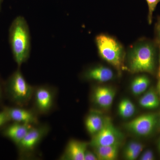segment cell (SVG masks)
<instances>
[{
  "label": "cell",
  "instance_id": "obj_1",
  "mask_svg": "<svg viewBox=\"0 0 160 160\" xmlns=\"http://www.w3.org/2000/svg\"><path fill=\"white\" fill-rule=\"evenodd\" d=\"M9 38L13 59L20 68L29 59L31 48L30 30L23 17L18 16L12 21L9 29Z\"/></svg>",
  "mask_w": 160,
  "mask_h": 160
},
{
  "label": "cell",
  "instance_id": "obj_2",
  "mask_svg": "<svg viewBox=\"0 0 160 160\" xmlns=\"http://www.w3.org/2000/svg\"><path fill=\"white\" fill-rule=\"evenodd\" d=\"M96 43L101 57L121 73L126 69L124 65L125 53L120 43L109 35L101 34L96 38Z\"/></svg>",
  "mask_w": 160,
  "mask_h": 160
},
{
  "label": "cell",
  "instance_id": "obj_3",
  "mask_svg": "<svg viewBox=\"0 0 160 160\" xmlns=\"http://www.w3.org/2000/svg\"><path fill=\"white\" fill-rule=\"evenodd\" d=\"M154 69V51L148 43L136 45L129 53L128 70L132 73L141 72L151 73Z\"/></svg>",
  "mask_w": 160,
  "mask_h": 160
},
{
  "label": "cell",
  "instance_id": "obj_4",
  "mask_svg": "<svg viewBox=\"0 0 160 160\" xmlns=\"http://www.w3.org/2000/svg\"><path fill=\"white\" fill-rule=\"evenodd\" d=\"M6 87L9 98L18 106L25 107L31 102L34 87L26 81L20 68L7 80Z\"/></svg>",
  "mask_w": 160,
  "mask_h": 160
},
{
  "label": "cell",
  "instance_id": "obj_5",
  "mask_svg": "<svg viewBox=\"0 0 160 160\" xmlns=\"http://www.w3.org/2000/svg\"><path fill=\"white\" fill-rule=\"evenodd\" d=\"M48 124H38L32 126L26 136L17 145L21 158L26 159L34 156L38 147L50 131Z\"/></svg>",
  "mask_w": 160,
  "mask_h": 160
},
{
  "label": "cell",
  "instance_id": "obj_6",
  "mask_svg": "<svg viewBox=\"0 0 160 160\" xmlns=\"http://www.w3.org/2000/svg\"><path fill=\"white\" fill-rule=\"evenodd\" d=\"M57 99V89L48 85L34 88L31 101L32 109L38 115L49 114L54 109Z\"/></svg>",
  "mask_w": 160,
  "mask_h": 160
},
{
  "label": "cell",
  "instance_id": "obj_7",
  "mask_svg": "<svg viewBox=\"0 0 160 160\" xmlns=\"http://www.w3.org/2000/svg\"><path fill=\"white\" fill-rule=\"evenodd\" d=\"M121 138V133L115 128L110 119H106L102 128L92 136L89 145L93 148L98 146L119 145Z\"/></svg>",
  "mask_w": 160,
  "mask_h": 160
},
{
  "label": "cell",
  "instance_id": "obj_8",
  "mask_svg": "<svg viewBox=\"0 0 160 160\" xmlns=\"http://www.w3.org/2000/svg\"><path fill=\"white\" fill-rule=\"evenodd\" d=\"M157 122V115L152 113L140 116L127 123L126 129L141 136L150 134L154 129Z\"/></svg>",
  "mask_w": 160,
  "mask_h": 160
},
{
  "label": "cell",
  "instance_id": "obj_9",
  "mask_svg": "<svg viewBox=\"0 0 160 160\" xmlns=\"http://www.w3.org/2000/svg\"><path fill=\"white\" fill-rule=\"evenodd\" d=\"M10 121L35 126L39 124V115L32 109H26L25 107H9L5 109Z\"/></svg>",
  "mask_w": 160,
  "mask_h": 160
},
{
  "label": "cell",
  "instance_id": "obj_10",
  "mask_svg": "<svg viewBox=\"0 0 160 160\" xmlns=\"http://www.w3.org/2000/svg\"><path fill=\"white\" fill-rule=\"evenodd\" d=\"M89 143L72 139L66 145L63 154L59 158L62 160H84L85 152Z\"/></svg>",
  "mask_w": 160,
  "mask_h": 160
},
{
  "label": "cell",
  "instance_id": "obj_11",
  "mask_svg": "<svg viewBox=\"0 0 160 160\" xmlns=\"http://www.w3.org/2000/svg\"><path fill=\"white\" fill-rule=\"evenodd\" d=\"M33 126H34L13 122L5 128L3 134L17 146Z\"/></svg>",
  "mask_w": 160,
  "mask_h": 160
},
{
  "label": "cell",
  "instance_id": "obj_12",
  "mask_svg": "<svg viewBox=\"0 0 160 160\" xmlns=\"http://www.w3.org/2000/svg\"><path fill=\"white\" fill-rule=\"evenodd\" d=\"M115 92L114 89L107 86H98L92 93L93 101L98 106L104 109L109 108L112 105Z\"/></svg>",
  "mask_w": 160,
  "mask_h": 160
},
{
  "label": "cell",
  "instance_id": "obj_13",
  "mask_svg": "<svg viewBox=\"0 0 160 160\" xmlns=\"http://www.w3.org/2000/svg\"><path fill=\"white\" fill-rule=\"evenodd\" d=\"M113 71L108 67L98 66L87 69L83 74L84 79L89 81H95L105 82L113 78Z\"/></svg>",
  "mask_w": 160,
  "mask_h": 160
},
{
  "label": "cell",
  "instance_id": "obj_14",
  "mask_svg": "<svg viewBox=\"0 0 160 160\" xmlns=\"http://www.w3.org/2000/svg\"><path fill=\"white\" fill-rule=\"evenodd\" d=\"M98 160H114L117 158L119 144L109 146L93 147Z\"/></svg>",
  "mask_w": 160,
  "mask_h": 160
},
{
  "label": "cell",
  "instance_id": "obj_15",
  "mask_svg": "<svg viewBox=\"0 0 160 160\" xmlns=\"http://www.w3.org/2000/svg\"><path fill=\"white\" fill-rule=\"evenodd\" d=\"M105 120L99 115L96 113H91L88 115L85 122V126L88 133L92 136L97 133L102 128Z\"/></svg>",
  "mask_w": 160,
  "mask_h": 160
},
{
  "label": "cell",
  "instance_id": "obj_16",
  "mask_svg": "<svg viewBox=\"0 0 160 160\" xmlns=\"http://www.w3.org/2000/svg\"><path fill=\"white\" fill-rule=\"evenodd\" d=\"M150 84L149 78L145 75L135 78L131 84V90L135 95H139L146 91Z\"/></svg>",
  "mask_w": 160,
  "mask_h": 160
},
{
  "label": "cell",
  "instance_id": "obj_17",
  "mask_svg": "<svg viewBox=\"0 0 160 160\" xmlns=\"http://www.w3.org/2000/svg\"><path fill=\"white\" fill-rule=\"evenodd\" d=\"M139 102L143 108L154 109L159 106L160 101L155 92L149 91L140 98Z\"/></svg>",
  "mask_w": 160,
  "mask_h": 160
},
{
  "label": "cell",
  "instance_id": "obj_18",
  "mask_svg": "<svg viewBox=\"0 0 160 160\" xmlns=\"http://www.w3.org/2000/svg\"><path fill=\"white\" fill-rule=\"evenodd\" d=\"M135 110L134 104L128 99L122 100L119 104V113L124 118H131L134 114Z\"/></svg>",
  "mask_w": 160,
  "mask_h": 160
},
{
  "label": "cell",
  "instance_id": "obj_19",
  "mask_svg": "<svg viewBox=\"0 0 160 160\" xmlns=\"http://www.w3.org/2000/svg\"><path fill=\"white\" fill-rule=\"evenodd\" d=\"M144 146L141 144L137 149L124 155V158L128 160H135L137 159L142 152Z\"/></svg>",
  "mask_w": 160,
  "mask_h": 160
},
{
  "label": "cell",
  "instance_id": "obj_20",
  "mask_svg": "<svg viewBox=\"0 0 160 160\" xmlns=\"http://www.w3.org/2000/svg\"><path fill=\"white\" fill-rule=\"evenodd\" d=\"M149 8L148 14V22L149 24H151L152 22V14L156 8L158 4L160 2V0H146Z\"/></svg>",
  "mask_w": 160,
  "mask_h": 160
},
{
  "label": "cell",
  "instance_id": "obj_21",
  "mask_svg": "<svg viewBox=\"0 0 160 160\" xmlns=\"http://www.w3.org/2000/svg\"><path fill=\"white\" fill-rule=\"evenodd\" d=\"M141 143L138 142H136V141H131L129 142L125 147V149L123 152V155H125L133 150L137 149L138 147H139L141 145Z\"/></svg>",
  "mask_w": 160,
  "mask_h": 160
},
{
  "label": "cell",
  "instance_id": "obj_22",
  "mask_svg": "<svg viewBox=\"0 0 160 160\" xmlns=\"http://www.w3.org/2000/svg\"><path fill=\"white\" fill-rule=\"evenodd\" d=\"M141 160H153L154 159V154L151 150H147L143 152L140 157Z\"/></svg>",
  "mask_w": 160,
  "mask_h": 160
},
{
  "label": "cell",
  "instance_id": "obj_23",
  "mask_svg": "<svg viewBox=\"0 0 160 160\" xmlns=\"http://www.w3.org/2000/svg\"><path fill=\"white\" fill-rule=\"evenodd\" d=\"M9 116L5 109L0 112V127L10 121Z\"/></svg>",
  "mask_w": 160,
  "mask_h": 160
},
{
  "label": "cell",
  "instance_id": "obj_24",
  "mask_svg": "<svg viewBox=\"0 0 160 160\" xmlns=\"http://www.w3.org/2000/svg\"><path fill=\"white\" fill-rule=\"evenodd\" d=\"M84 160H98L97 157L94 152L87 150L85 152Z\"/></svg>",
  "mask_w": 160,
  "mask_h": 160
},
{
  "label": "cell",
  "instance_id": "obj_25",
  "mask_svg": "<svg viewBox=\"0 0 160 160\" xmlns=\"http://www.w3.org/2000/svg\"><path fill=\"white\" fill-rule=\"evenodd\" d=\"M157 30L158 34L160 38V22H159L158 24Z\"/></svg>",
  "mask_w": 160,
  "mask_h": 160
},
{
  "label": "cell",
  "instance_id": "obj_26",
  "mask_svg": "<svg viewBox=\"0 0 160 160\" xmlns=\"http://www.w3.org/2000/svg\"><path fill=\"white\" fill-rule=\"evenodd\" d=\"M158 89L159 94L160 96V78H159V80L158 82Z\"/></svg>",
  "mask_w": 160,
  "mask_h": 160
},
{
  "label": "cell",
  "instance_id": "obj_27",
  "mask_svg": "<svg viewBox=\"0 0 160 160\" xmlns=\"http://www.w3.org/2000/svg\"><path fill=\"white\" fill-rule=\"evenodd\" d=\"M158 77L159 78H160V64H159V69H158Z\"/></svg>",
  "mask_w": 160,
  "mask_h": 160
},
{
  "label": "cell",
  "instance_id": "obj_28",
  "mask_svg": "<svg viewBox=\"0 0 160 160\" xmlns=\"http://www.w3.org/2000/svg\"><path fill=\"white\" fill-rule=\"evenodd\" d=\"M1 95H2V88H1V82H0V98H1Z\"/></svg>",
  "mask_w": 160,
  "mask_h": 160
},
{
  "label": "cell",
  "instance_id": "obj_29",
  "mask_svg": "<svg viewBox=\"0 0 160 160\" xmlns=\"http://www.w3.org/2000/svg\"><path fill=\"white\" fill-rule=\"evenodd\" d=\"M3 0H0V12L1 10V6H2V2Z\"/></svg>",
  "mask_w": 160,
  "mask_h": 160
},
{
  "label": "cell",
  "instance_id": "obj_30",
  "mask_svg": "<svg viewBox=\"0 0 160 160\" xmlns=\"http://www.w3.org/2000/svg\"><path fill=\"white\" fill-rule=\"evenodd\" d=\"M159 148H160V143H159Z\"/></svg>",
  "mask_w": 160,
  "mask_h": 160
}]
</instances>
